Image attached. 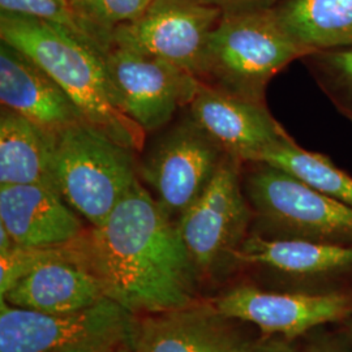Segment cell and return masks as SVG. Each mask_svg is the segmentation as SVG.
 Here are the masks:
<instances>
[{"instance_id":"cell-1","label":"cell","mask_w":352,"mask_h":352,"mask_svg":"<svg viewBox=\"0 0 352 352\" xmlns=\"http://www.w3.org/2000/svg\"><path fill=\"white\" fill-rule=\"evenodd\" d=\"M74 247L106 298L132 315L160 314L196 302L200 273L177 222L140 182L101 226L85 231Z\"/></svg>"},{"instance_id":"cell-2","label":"cell","mask_w":352,"mask_h":352,"mask_svg":"<svg viewBox=\"0 0 352 352\" xmlns=\"http://www.w3.org/2000/svg\"><path fill=\"white\" fill-rule=\"evenodd\" d=\"M0 37L50 76L90 126L132 151L142 149L146 132L115 101L101 52L60 26L13 13L1 12Z\"/></svg>"},{"instance_id":"cell-3","label":"cell","mask_w":352,"mask_h":352,"mask_svg":"<svg viewBox=\"0 0 352 352\" xmlns=\"http://www.w3.org/2000/svg\"><path fill=\"white\" fill-rule=\"evenodd\" d=\"M308 54L291 37L276 10L223 13L208 39L200 80L240 97L265 102L270 80Z\"/></svg>"},{"instance_id":"cell-4","label":"cell","mask_w":352,"mask_h":352,"mask_svg":"<svg viewBox=\"0 0 352 352\" xmlns=\"http://www.w3.org/2000/svg\"><path fill=\"white\" fill-rule=\"evenodd\" d=\"M135 151L87 122L54 138L52 174L65 202L101 226L139 180Z\"/></svg>"},{"instance_id":"cell-5","label":"cell","mask_w":352,"mask_h":352,"mask_svg":"<svg viewBox=\"0 0 352 352\" xmlns=\"http://www.w3.org/2000/svg\"><path fill=\"white\" fill-rule=\"evenodd\" d=\"M247 164L251 168L243 182L253 234L352 247V206L270 164Z\"/></svg>"},{"instance_id":"cell-6","label":"cell","mask_w":352,"mask_h":352,"mask_svg":"<svg viewBox=\"0 0 352 352\" xmlns=\"http://www.w3.org/2000/svg\"><path fill=\"white\" fill-rule=\"evenodd\" d=\"M241 166L226 155L206 188L176 221L200 274L234 266L235 252L251 234L253 212Z\"/></svg>"},{"instance_id":"cell-7","label":"cell","mask_w":352,"mask_h":352,"mask_svg":"<svg viewBox=\"0 0 352 352\" xmlns=\"http://www.w3.org/2000/svg\"><path fill=\"white\" fill-rule=\"evenodd\" d=\"M103 60L118 106L145 132L167 126L201 82L174 64L115 42Z\"/></svg>"},{"instance_id":"cell-8","label":"cell","mask_w":352,"mask_h":352,"mask_svg":"<svg viewBox=\"0 0 352 352\" xmlns=\"http://www.w3.org/2000/svg\"><path fill=\"white\" fill-rule=\"evenodd\" d=\"M213 302L222 315L258 327L265 337L292 340L316 327L352 320V285L286 292L241 285Z\"/></svg>"},{"instance_id":"cell-9","label":"cell","mask_w":352,"mask_h":352,"mask_svg":"<svg viewBox=\"0 0 352 352\" xmlns=\"http://www.w3.org/2000/svg\"><path fill=\"white\" fill-rule=\"evenodd\" d=\"M225 157L190 118L164 135L140 166L139 175L167 214L179 218L206 188Z\"/></svg>"},{"instance_id":"cell-10","label":"cell","mask_w":352,"mask_h":352,"mask_svg":"<svg viewBox=\"0 0 352 352\" xmlns=\"http://www.w3.org/2000/svg\"><path fill=\"white\" fill-rule=\"evenodd\" d=\"M222 14L221 8L199 0H153L136 21L113 30V42L200 78L208 39Z\"/></svg>"},{"instance_id":"cell-11","label":"cell","mask_w":352,"mask_h":352,"mask_svg":"<svg viewBox=\"0 0 352 352\" xmlns=\"http://www.w3.org/2000/svg\"><path fill=\"white\" fill-rule=\"evenodd\" d=\"M135 315L110 299L74 314H43L0 302V352H52L91 340L129 338Z\"/></svg>"},{"instance_id":"cell-12","label":"cell","mask_w":352,"mask_h":352,"mask_svg":"<svg viewBox=\"0 0 352 352\" xmlns=\"http://www.w3.org/2000/svg\"><path fill=\"white\" fill-rule=\"evenodd\" d=\"M190 118L241 164L258 162L289 135L267 110L253 101L201 81L188 104Z\"/></svg>"},{"instance_id":"cell-13","label":"cell","mask_w":352,"mask_h":352,"mask_svg":"<svg viewBox=\"0 0 352 352\" xmlns=\"http://www.w3.org/2000/svg\"><path fill=\"white\" fill-rule=\"evenodd\" d=\"M236 320L214 302H192L171 311L135 318L129 333L132 352H248L252 342Z\"/></svg>"},{"instance_id":"cell-14","label":"cell","mask_w":352,"mask_h":352,"mask_svg":"<svg viewBox=\"0 0 352 352\" xmlns=\"http://www.w3.org/2000/svg\"><path fill=\"white\" fill-rule=\"evenodd\" d=\"M235 265L260 267L309 287L330 289L352 277V247L251 232L234 254Z\"/></svg>"},{"instance_id":"cell-15","label":"cell","mask_w":352,"mask_h":352,"mask_svg":"<svg viewBox=\"0 0 352 352\" xmlns=\"http://www.w3.org/2000/svg\"><path fill=\"white\" fill-rule=\"evenodd\" d=\"M0 102L1 107L52 136L85 122L63 89L24 52L6 42L0 47Z\"/></svg>"},{"instance_id":"cell-16","label":"cell","mask_w":352,"mask_h":352,"mask_svg":"<svg viewBox=\"0 0 352 352\" xmlns=\"http://www.w3.org/2000/svg\"><path fill=\"white\" fill-rule=\"evenodd\" d=\"M0 225L23 248L62 247L85 232L60 193L42 184L0 187Z\"/></svg>"},{"instance_id":"cell-17","label":"cell","mask_w":352,"mask_h":352,"mask_svg":"<svg viewBox=\"0 0 352 352\" xmlns=\"http://www.w3.org/2000/svg\"><path fill=\"white\" fill-rule=\"evenodd\" d=\"M72 243L65 245L63 254L33 267L1 299L55 315L78 312L107 299L98 279L78 261Z\"/></svg>"},{"instance_id":"cell-18","label":"cell","mask_w":352,"mask_h":352,"mask_svg":"<svg viewBox=\"0 0 352 352\" xmlns=\"http://www.w3.org/2000/svg\"><path fill=\"white\" fill-rule=\"evenodd\" d=\"M54 138L24 116L1 107L0 187L42 184L56 189L52 174Z\"/></svg>"},{"instance_id":"cell-19","label":"cell","mask_w":352,"mask_h":352,"mask_svg":"<svg viewBox=\"0 0 352 352\" xmlns=\"http://www.w3.org/2000/svg\"><path fill=\"white\" fill-rule=\"evenodd\" d=\"M276 12L309 54L352 46V0H286Z\"/></svg>"},{"instance_id":"cell-20","label":"cell","mask_w":352,"mask_h":352,"mask_svg":"<svg viewBox=\"0 0 352 352\" xmlns=\"http://www.w3.org/2000/svg\"><path fill=\"white\" fill-rule=\"evenodd\" d=\"M258 162L283 170L309 187L352 206V176L327 155L304 149L291 136L266 151Z\"/></svg>"},{"instance_id":"cell-21","label":"cell","mask_w":352,"mask_h":352,"mask_svg":"<svg viewBox=\"0 0 352 352\" xmlns=\"http://www.w3.org/2000/svg\"><path fill=\"white\" fill-rule=\"evenodd\" d=\"M0 8L1 12L29 16L60 26L102 55L113 46V36L89 24L68 0H0Z\"/></svg>"},{"instance_id":"cell-22","label":"cell","mask_w":352,"mask_h":352,"mask_svg":"<svg viewBox=\"0 0 352 352\" xmlns=\"http://www.w3.org/2000/svg\"><path fill=\"white\" fill-rule=\"evenodd\" d=\"M302 60L329 101L352 123V46L315 51Z\"/></svg>"},{"instance_id":"cell-23","label":"cell","mask_w":352,"mask_h":352,"mask_svg":"<svg viewBox=\"0 0 352 352\" xmlns=\"http://www.w3.org/2000/svg\"><path fill=\"white\" fill-rule=\"evenodd\" d=\"M68 3L89 24L113 36L116 28L140 19L153 0H68Z\"/></svg>"},{"instance_id":"cell-24","label":"cell","mask_w":352,"mask_h":352,"mask_svg":"<svg viewBox=\"0 0 352 352\" xmlns=\"http://www.w3.org/2000/svg\"><path fill=\"white\" fill-rule=\"evenodd\" d=\"M129 343V338L91 340L52 352H119Z\"/></svg>"},{"instance_id":"cell-25","label":"cell","mask_w":352,"mask_h":352,"mask_svg":"<svg viewBox=\"0 0 352 352\" xmlns=\"http://www.w3.org/2000/svg\"><path fill=\"white\" fill-rule=\"evenodd\" d=\"M199 1L215 6L221 8L223 13H227L267 8V4L273 0H199Z\"/></svg>"},{"instance_id":"cell-26","label":"cell","mask_w":352,"mask_h":352,"mask_svg":"<svg viewBox=\"0 0 352 352\" xmlns=\"http://www.w3.org/2000/svg\"><path fill=\"white\" fill-rule=\"evenodd\" d=\"M248 352H302L294 346V343L283 337H265L260 342H254Z\"/></svg>"},{"instance_id":"cell-27","label":"cell","mask_w":352,"mask_h":352,"mask_svg":"<svg viewBox=\"0 0 352 352\" xmlns=\"http://www.w3.org/2000/svg\"><path fill=\"white\" fill-rule=\"evenodd\" d=\"M302 352H347L346 349L340 344V342L327 338V337H321L314 340L311 344L307 346L305 350Z\"/></svg>"},{"instance_id":"cell-28","label":"cell","mask_w":352,"mask_h":352,"mask_svg":"<svg viewBox=\"0 0 352 352\" xmlns=\"http://www.w3.org/2000/svg\"><path fill=\"white\" fill-rule=\"evenodd\" d=\"M16 247L11 235L6 230V227L0 225V254H6L10 251H12Z\"/></svg>"},{"instance_id":"cell-29","label":"cell","mask_w":352,"mask_h":352,"mask_svg":"<svg viewBox=\"0 0 352 352\" xmlns=\"http://www.w3.org/2000/svg\"><path fill=\"white\" fill-rule=\"evenodd\" d=\"M119 352H132L131 351V349H129V343H128L126 346H124V347H123V349H122Z\"/></svg>"},{"instance_id":"cell-30","label":"cell","mask_w":352,"mask_h":352,"mask_svg":"<svg viewBox=\"0 0 352 352\" xmlns=\"http://www.w3.org/2000/svg\"><path fill=\"white\" fill-rule=\"evenodd\" d=\"M350 342H351V346H352V324H351V327H350Z\"/></svg>"}]
</instances>
